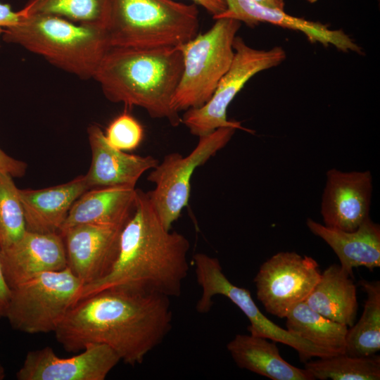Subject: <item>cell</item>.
Returning <instances> with one entry per match:
<instances>
[{
    "mask_svg": "<svg viewBox=\"0 0 380 380\" xmlns=\"http://www.w3.org/2000/svg\"><path fill=\"white\" fill-rule=\"evenodd\" d=\"M195 4L172 0H110L105 30L110 46H179L198 34Z\"/></svg>",
    "mask_w": 380,
    "mask_h": 380,
    "instance_id": "cell-5",
    "label": "cell"
},
{
    "mask_svg": "<svg viewBox=\"0 0 380 380\" xmlns=\"http://www.w3.org/2000/svg\"><path fill=\"white\" fill-rule=\"evenodd\" d=\"M372 186L369 170H329L320 205L324 224L343 231L355 230L369 217Z\"/></svg>",
    "mask_w": 380,
    "mask_h": 380,
    "instance_id": "cell-13",
    "label": "cell"
},
{
    "mask_svg": "<svg viewBox=\"0 0 380 380\" xmlns=\"http://www.w3.org/2000/svg\"><path fill=\"white\" fill-rule=\"evenodd\" d=\"M351 275L336 264L329 266L305 302L313 310L338 323L352 327L357 312L356 286Z\"/></svg>",
    "mask_w": 380,
    "mask_h": 380,
    "instance_id": "cell-22",
    "label": "cell"
},
{
    "mask_svg": "<svg viewBox=\"0 0 380 380\" xmlns=\"http://www.w3.org/2000/svg\"><path fill=\"white\" fill-rule=\"evenodd\" d=\"M240 27L236 20L219 18L207 32L178 46L183 70L172 99L176 111L199 108L211 98L232 64Z\"/></svg>",
    "mask_w": 380,
    "mask_h": 380,
    "instance_id": "cell-6",
    "label": "cell"
},
{
    "mask_svg": "<svg viewBox=\"0 0 380 380\" xmlns=\"http://www.w3.org/2000/svg\"><path fill=\"white\" fill-rule=\"evenodd\" d=\"M13 178L0 170V251L16 243L27 231L19 189Z\"/></svg>",
    "mask_w": 380,
    "mask_h": 380,
    "instance_id": "cell-27",
    "label": "cell"
},
{
    "mask_svg": "<svg viewBox=\"0 0 380 380\" xmlns=\"http://www.w3.org/2000/svg\"><path fill=\"white\" fill-rule=\"evenodd\" d=\"M307 227L322 239L340 260L341 268L353 276L354 267L370 271L380 267V226L369 217L355 230L343 231L308 218Z\"/></svg>",
    "mask_w": 380,
    "mask_h": 380,
    "instance_id": "cell-20",
    "label": "cell"
},
{
    "mask_svg": "<svg viewBox=\"0 0 380 380\" xmlns=\"http://www.w3.org/2000/svg\"><path fill=\"white\" fill-rule=\"evenodd\" d=\"M1 39L84 80L93 79L110 47L104 28L49 14L20 15L16 25L4 30Z\"/></svg>",
    "mask_w": 380,
    "mask_h": 380,
    "instance_id": "cell-4",
    "label": "cell"
},
{
    "mask_svg": "<svg viewBox=\"0 0 380 380\" xmlns=\"http://www.w3.org/2000/svg\"><path fill=\"white\" fill-rule=\"evenodd\" d=\"M89 189L84 175L48 188L19 189L27 230L59 233L74 203Z\"/></svg>",
    "mask_w": 380,
    "mask_h": 380,
    "instance_id": "cell-18",
    "label": "cell"
},
{
    "mask_svg": "<svg viewBox=\"0 0 380 380\" xmlns=\"http://www.w3.org/2000/svg\"><path fill=\"white\" fill-rule=\"evenodd\" d=\"M308 2L310 3H315L316 2L317 0H307Z\"/></svg>",
    "mask_w": 380,
    "mask_h": 380,
    "instance_id": "cell-35",
    "label": "cell"
},
{
    "mask_svg": "<svg viewBox=\"0 0 380 380\" xmlns=\"http://www.w3.org/2000/svg\"><path fill=\"white\" fill-rule=\"evenodd\" d=\"M307 369L315 379L320 380H379L380 357H354L338 353L305 362Z\"/></svg>",
    "mask_w": 380,
    "mask_h": 380,
    "instance_id": "cell-26",
    "label": "cell"
},
{
    "mask_svg": "<svg viewBox=\"0 0 380 380\" xmlns=\"http://www.w3.org/2000/svg\"><path fill=\"white\" fill-rule=\"evenodd\" d=\"M188 239L163 226L146 193L137 189L134 209L123 226L109 273L83 286L78 300L119 289L179 297L189 270Z\"/></svg>",
    "mask_w": 380,
    "mask_h": 380,
    "instance_id": "cell-2",
    "label": "cell"
},
{
    "mask_svg": "<svg viewBox=\"0 0 380 380\" xmlns=\"http://www.w3.org/2000/svg\"><path fill=\"white\" fill-rule=\"evenodd\" d=\"M183 70L178 46L141 49L110 46L94 75L113 103L139 106L152 118L182 123L172 99Z\"/></svg>",
    "mask_w": 380,
    "mask_h": 380,
    "instance_id": "cell-3",
    "label": "cell"
},
{
    "mask_svg": "<svg viewBox=\"0 0 380 380\" xmlns=\"http://www.w3.org/2000/svg\"><path fill=\"white\" fill-rule=\"evenodd\" d=\"M107 141L120 151H132L144 137L141 125L130 114L124 112L117 116L104 132Z\"/></svg>",
    "mask_w": 380,
    "mask_h": 380,
    "instance_id": "cell-28",
    "label": "cell"
},
{
    "mask_svg": "<svg viewBox=\"0 0 380 380\" xmlns=\"http://www.w3.org/2000/svg\"><path fill=\"white\" fill-rule=\"evenodd\" d=\"M170 298L158 293L106 289L77 301L56 330L57 341L76 353L103 344L120 361L141 364L172 327Z\"/></svg>",
    "mask_w": 380,
    "mask_h": 380,
    "instance_id": "cell-1",
    "label": "cell"
},
{
    "mask_svg": "<svg viewBox=\"0 0 380 380\" xmlns=\"http://www.w3.org/2000/svg\"><path fill=\"white\" fill-rule=\"evenodd\" d=\"M20 18L19 11H14L9 4L0 1V41L4 30L16 25Z\"/></svg>",
    "mask_w": 380,
    "mask_h": 380,
    "instance_id": "cell-30",
    "label": "cell"
},
{
    "mask_svg": "<svg viewBox=\"0 0 380 380\" xmlns=\"http://www.w3.org/2000/svg\"><path fill=\"white\" fill-rule=\"evenodd\" d=\"M236 130L232 127H220L199 137L197 146L188 156L169 153L149 173L147 180L156 187L146 194L165 229L170 230L188 205L191 179L196 169L223 148Z\"/></svg>",
    "mask_w": 380,
    "mask_h": 380,
    "instance_id": "cell-10",
    "label": "cell"
},
{
    "mask_svg": "<svg viewBox=\"0 0 380 380\" xmlns=\"http://www.w3.org/2000/svg\"><path fill=\"white\" fill-rule=\"evenodd\" d=\"M227 349L237 366L272 380H314L305 369L281 357L274 341L251 334H236Z\"/></svg>",
    "mask_w": 380,
    "mask_h": 380,
    "instance_id": "cell-21",
    "label": "cell"
},
{
    "mask_svg": "<svg viewBox=\"0 0 380 380\" xmlns=\"http://www.w3.org/2000/svg\"><path fill=\"white\" fill-rule=\"evenodd\" d=\"M11 296V289L8 286L2 270L0 253V319L5 318Z\"/></svg>",
    "mask_w": 380,
    "mask_h": 380,
    "instance_id": "cell-31",
    "label": "cell"
},
{
    "mask_svg": "<svg viewBox=\"0 0 380 380\" xmlns=\"http://www.w3.org/2000/svg\"><path fill=\"white\" fill-rule=\"evenodd\" d=\"M82 286L68 267L37 274L11 289L5 318L26 334L55 332L77 302Z\"/></svg>",
    "mask_w": 380,
    "mask_h": 380,
    "instance_id": "cell-7",
    "label": "cell"
},
{
    "mask_svg": "<svg viewBox=\"0 0 380 380\" xmlns=\"http://www.w3.org/2000/svg\"><path fill=\"white\" fill-rule=\"evenodd\" d=\"M233 48L234 56L232 64L211 98L199 108L185 110L181 117L182 123L193 135L199 137L225 127L251 132L242 127L240 122L227 120V108L251 78L280 65L286 58L281 46L269 50L256 49L248 46L239 36H236Z\"/></svg>",
    "mask_w": 380,
    "mask_h": 380,
    "instance_id": "cell-9",
    "label": "cell"
},
{
    "mask_svg": "<svg viewBox=\"0 0 380 380\" xmlns=\"http://www.w3.org/2000/svg\"><path fill=\"white\" fill-rule=\"evenodd\" d=\"M360 284L367 294L358 322L348 329L345 353L354 357H368L380 350V282L362 280Z\"/></svg>",
    "mask_w": 380,
    "mask_h": 380,
    "instance_id": "cell-24",
    "label": "cell"
},
{
    "mask_svg": "<svg viewBox=\"0 0 380 380\" xmlns=\"http://www.w3.org/2000/svg\"><path fill=\"white\" fill-rule=\"evenodd\" d=\"M320 276L312 258L279 252L261 265L253 279L257 298L270 314L286 317L291 308L306 300Z\"/></svg>",
    "mask_w": 380,
    "mask_h": 380,
    "instance_id": "cell-11",
    "label": "cell"
},
{
    "mask_svg": "<svg viewBox=\"0 0 380 380\" xmlns=\"http://www.w3.org/2000/svg\"><path fill=\"white\" fill-rule=\"evenodd\" d=\"M136 195L135 188L126 186L89 189L74 203L59 233L81 224L123 227L134 211Z\"/></svg>",
    "mask_w": 380,
    "mask_h": 380,
    "instance_id": "cell-19",
    "label": "cell"
},
{
    "mask_svg": "<svg viewBox=\"0 0 380 380\" xmlns=\"http://www.w3.org/2000/svg\"><path fill=\"white\" fill-rule=\"evenodd\" d=\"M0 253L4 275L11 289L41 273L67 267L64 240L58 232L27 230Z\"/></svg>",
    "mask_w": 380,
    "mask_h": 380,
    "instance_id": "cell-15",
    "label": "cell"
},
{
    "mask_svg": "<svg viewBox=\"0 0 380 380\" xmlns=\"http://www.w3.org/2000/svg\"><path fill=\"white\" fill-rule=\"evenodd\" d=\"M80 354L58 357L49 346L29 351L16 373L18 380H104L120 361L103 344H90Z\"/></svg>",
    "mask_w": 380,
    "mask_h": 380,
    "instance_id": "cell-12",
    "label": "cell"
},
{
    "mask_svg": "<svg viewBox=\"0 0 380 380\" xmlns=\"http://www.w3.org/2000/svg\"><path fill=\"white\" fill-rule=\"evenodd\" d=\"M122 227L81 224L61 234L67 267L83 286L100 280L111 270L118 256Z\"/></svg>",
    "mask_w": 380,
    "mask_h": 380,
    "instance_id": "cell-14",
    "label": "cell"
},
{
    "mask_svg": "<svg viewBox=\"0 0 380 380\" xmlns=\"http://www.w3.org/2000/svg\"><path fill=\"white\" fill-rule=\"evenodd\" d=\"M264 6L274 8L277 9L284 10V0H253Z\"/></svg>",
    "mask_w": 380,
    "mask_h": 380,
    "instance_id": "cell-33",
    "label": "cell"
},
{
    "mask_svg": "<svg viewBox=\"0 0 380 380\" xmlns=\"http://www.w3.org/2000/svg\"><path fill=\"white\" fill-rule=\"evenodd\" d=\"M227 9L213 18H232L248 26L267 23L283 28L304 34L311 43H319L324 46L332 45L344 51L359 53L360 46L342 30H331L318 22L287 14L284 10L270 8L253 0H225Z\"/></svg>",
    "mask_w": 380,
    "mask_h": 380,
    "instance_id": "cell-17",
    "label": "cell"
},
{
    "mask_svg": "<svg viewBox=\"0 0 380 380\" xmlns=\"http://www.w3.org/2000/svg\"><path fill=\"white\" fill-rule=\"evenodd\" d=\"M201 6L213 15V18L222 13L227 9L225 0H191Z\"/></svg>",
    "mask_w": 380,
    "mask_h": 380,
    "instance_id": "cell-32",
    "label": "cell"
},
{
    "mask_svg": "<svg viewBox=\"0 0 380 380\" xmlns=\"http://www.w3.org/2000/svg\"><path fill=\"white\" fill-rule=\"evenodd\" d=\"M87 134L91 161L84 177L90 189L114 186L135 188L141 176L159 163L151 156L129 154L112 146L96 125L88 127Z\"/></svg>",
    "mask_w": 380,
    "mask_h": 380,
    "instance_id": "cell-16",
    "label": "cell"
},
{
    "mask_svg": "<svg viewBox=\"0 0 380 380\" xmlns=\"http://www.w3.org/2000/svg\"><path fill=\"white\" fill-rule=\"evenodd\" d=\"M6 373L4 367L0 364V380H3L5 378Z\"/></svg>",
    "mask_w": 380,
    "mask_h": 380,
    "instance_id": "cell-34",
    "label": "cell"
},
{
    "mask_svg": "<svg viewBox=\"0 0 380 380\" xmlns=\"http://www.w3.org/2000/svg\"><path fill=\"white\" fill-rule=\"evenodd\" d=\"M27 168L26 163L10 156L0 148V170L13 177H22L26 174Z\"/></svg>",
    "mask_w": 380,
    "mask_h": 380,
    "instance_id": "cell-29",
    "label": "cell"
},
{
    "mask_svg": "<svg viewBox=\"0 0 380 380\" xmlns=\"http://www.w3.org/2000/svg\"><path fill=\"white\" fill-rule=\"evenodd\" d=\"M192 264L196 281L202 291L196 304L198 312H208L213 305V297L221 295L230 300L248 318L250 325L247 330L250 334L293 348L298 352L301 362H305L314 357L336 355L291 333L269 319L258 308L248 289L235 286L227 279L217 258L197 253L193 256Z\"/></svg>",
    "mask_w": 380,
    "mask_h": 380,
    "instance_id": "cell-8",
    "label": "cell"
},
{
    "mask_svg": "<svg viewBox=\"0 0 380 380\" xmlns=\"http://www.w3.org/2000/svg\"><path fill=\"white\" fill-rule=\"evenodd\" d=\"M285 318L291 333L336 354L345 353L346 325L322 316L305 301L291 308Z\"/></svg>",
    "mask_w": 380,
    "mask_h": 380,
    "instance_id": "cell-23",
    "label": "cell"
},
{
    "mask_svg": "<svg viewBox=\"0 0 380 380\" xmlns=\"http://www.w3.org/2000/svg\"><path fill=\"white\" fill-rule=\"evenodd\" d=\"M110 0H27L21 15L49 14L86 25L104 28Z\"/></svg>",
    "mask_w": 380,
    "mask_h": 380,
    "instance_id": "cell-25",
    "label": "cell"
}]
</instances>
